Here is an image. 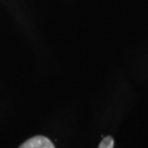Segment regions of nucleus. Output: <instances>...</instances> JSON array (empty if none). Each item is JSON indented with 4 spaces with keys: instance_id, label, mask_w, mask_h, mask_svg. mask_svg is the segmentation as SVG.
<instances>
[{
    "instance_id": "1",
    "label": "nucleus",
    "mask_w": 148,
    "mask_h": 148,
    "mask_svg": "<svg viewBox=\"0 0 148 148\" xmlns=\"http://www.w3.org/2000/svg\"><path fill=\"white\" fill-rule=\"evenodd\" d=\"M19 148H55V146L45 136H34L24 142Z\"/></svg>"
},
{
    "instance_id": "2",
    "label": "nucleus",
    "mask_w": 148,
    "mask_h": 148,
    "mask_svg": "<svg viewBox=\"0 0 148 148\" xmlns=\"http://www.w3.org/2000/svg\"><path fill=\"white\" fill-rule=\"evenodd\" d=\"M114 147V139L111 136H106L101 140L99 148H113Z\"/></svg>"
}]
</instances>
